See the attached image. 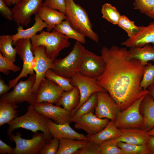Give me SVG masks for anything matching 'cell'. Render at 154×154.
I'll list each match as a JSON object with an SVG mask.
<instances>
[{"instance_id": "cell-1", "label": "cell", "mask_w": 154, "mask_h": 154, "mask_svg": "<svg viewBox=\"0 0 154 154\" xmlns=\"http://www.w3.org/2000/svg\"><path fill=\"white\" fill-rule=\"evenodd\" d=\"M101 52L106 67L97 78V82L108 92L121 111L148 94L147 90L140 85L145 66L139 60L129 58L126 48L104 46Z\"/></svg>"}, {"instance_id": "cell-2", "label": "cell", "mask_w": 154, "mask_h": 154, "mask_svg": "<svg viewBox=\"0 0 154 154\" xmlns=\"http://www.w3.org/2000/svg\"><path fill=\"white\" fill-rule=\"evenodd\" d=\"M65 20L77 31L98 43L99 36L93 30L92 25L86 10L74 0H65Z\"/></svg>"}, {"instance_id": "cell-3", "label": "cell", "mask_w": 154, "mask_h": 154, "mask_svg": "<svg viewBox=\"0 0 154 154\" xmlns=\"http://www.w3.org/2000/svg\"><path fill=\"white\" fill-rule=\"evenodd\" d=\"M40 32L39 34L36 35L31 38L32 48L39 46H44L46 54L53 61L56 59L61 50L70 45L68 38L54 29L52 32L43 30Z\"/></svg>"}, {"instance_id": "cell-4", "label": "cell", "mask_w": 154, "mask_h": 154, "mask_svg": "<svg viewBox=\"0 0 154 154\" xmlns=\"http://www.w3.org/2000/svg\"><path fill=\"white\" fill-rule=\"evenodd\" d=\"M27 111L24 115L17 116L10 122L7 135L9 136L15 129L23 128L35 133L40 131L44 133L48 141L52 139L46 125L47 118L39 114L35 109L33 105L30 104Z\"/></svg>"}, {"instance_id": "cell-5", "label": "cell", "mask_w": 154, "mask_h": 154, "mask_svg": "<svg viewBox=\"0 0 154 154\" xmlns=\"http://www.w3.org/2000/svg\"><path fill=\"white\" fill-rule=\"evenodd\" d=\"M86 48L80 42L76 41L71 52L63 58L55 59L51 69L56 74L70 78L79 72Z\"/></svg>"}, {"instance_id": "cell-6", "label": "cell", "mask_w": 154, "mask_h": 154, "mask_svg": "<svg viewBox=\"0 0 154 154\" xmlns=\"http://www.w3.org/2000/svg\"><path fill=\"white\" fill-rule=\"evenodd\" d=\"M35 77V74L31 75L26 80H21L11 91L2 95L0 100L17 104L26 102L34 105L36 100V94L33 88Z\"/></svg>"}, {"instance_id": "cell-7", "label": "cell", "mask_w": 154, "mask_h": 154, "mask_svg": "<svg viewBox=\"0 0 154 154\" xmlns=\"http://www.w3.org/2000/svg\"><path fill=\"white\" fill-rule=\"evenodd\" d=\"M14 48L17 54L23 61L22 70L19 75L8 82V86L10 89L14 87L21 78L27 77L28 74L35 75L33 63L35 60L34 56L32 50V45L30 39H20L15 43Z\"/></svg>"}, {"instance_id": "cell-8", "label": "cell", "mask_w": 154, "mask_h": 154, "mask_svg": "<svg viewBox=\"0 0 154 154\" xmlns=\"http://www.w3.org/2000/svg\"><path fill=\"white\" fill-rule=\"evenodd\" d=\"M9 136L10 141L16 144L14 154H38L48 141L43 132L35 133L30 139L22 138L21 134L18 132L15 135L11 133Z\"/></svg>"}, {"instance_id": "cell-9", "label": "cell", "mask_w": 154, "mask_h": 154, "mask_svg": "<svg viewBox=\"0 0 154 154\" xmlns=\"http://www.w3.org/2000/svg\"><path fill=\"white\" fill-rule=\"evenodd\" d=\"M70 79L72 85L78 88L80 96L78 105L70 113L72 117L76 111L88 100L93 94L96 92L106 91L98 84L96 78H90L84 76L79 72L74 74Z\"/></svg>"}, {"instance_id": "cell-10", "label": "cell", "mask_w": 154, "mask_h": 154, "mask_svg": "<svg viewBox=\"0 0 154 154\" xmlns=\"http://www.w3.org/2000/svg\"><path fill=\"white\" fill-rule=\"evenodd\" d=\"M145 95L137 100L128 108L119 113L115 121L118 128L141 129L143 119L140 112L139 107Z\"/></svg>"}, {"instance_id": "cell-11", "label": "cell", "mask_w": 154, "mask_h": 154, "mask_svg": "<svg viewBox=\"0 0 154 154\" xmlns=\"http://www.w3.org/2000/svg\"><path fill=\"white\" fill-rule=\"evenodd\" d=\"M44 0H20L11 9L13 19L17 25L27 26L30 22L32 16L37 13L42 6Z\"/></svg>"}, {"instance_id": "cell-12", "label": "cell", "mask_w": 154, "mask_h": 154, "mask_svg": "<svg viewBox=\"0 0 154 154\" xmlns=\"http://www.w3.org/2000/svg\"><path fill=\"white\" fill-rule=\"evenodd\" d=\"M105 67V62L101 56L86 49L79 72L84 76L97 78L103 73Z\"/></svg>"}, {"instance_id": "cell-13", "label": "cell", "mask_w": 154, "mask_h": 154, "mask_svg": "<svg viewBox=\"0 0 154 154\" xmlns=\"http://www.w3.org/2000/svg\"><path fill=\"white\" fill-rule=\"evenodd\" d=\"M97 96L95 115L100 118H107L115 122L121 111L118 105L107 91L97 92Z\"/></svg>"}, {"instance_id": "cell-14", "label": "cell", "mask_w": 154, "mask_h": 154, "mask_svg": "<svg viewBox=\"0 0 154 154\" xmlns=\"http://www.w3.org/2000/svg\"><path fill=\"white\" fill-rule=\"evenodd\" d=\"M45 49V48L42 46L32 48L35 58L34 70L35 72L36 77L33 88L36 94L40 83L45 79L46 72L51 69L52 66L53 61L47 56Z\"/></svg>"}, {"instance_id": "cell-15", "label": "cell", "mask_w": 154, "mask_h": 154, "mask_svg": "<svg viewBox=\"0 0 154 154\" xmlns=\"http://www.w3.org/2000/svg\"><path fill=\"white\" fill-rule=\"evenodd\" d=\"M33 106L39 114L52 119L56 123L62 124L72 122L70 113L60 106L48 102L35 103Z\"/></svg>"}, {"instance_id": "cell-16", "label": "cell", "mask_w": 154, "mask_h": 154, "mask_svg": "<svg viewBox=\"0 0 154 154\" xmlns=\"http://www.w3.org/2000/svg\"><path fill=\"white\" fill-rule=\"evenodd\" d=\"M64 91L54 81L47 78L40 83L36 94L35 103L48 102L56 105Z\"/></svg>"}, {"instance_id": "cell-17", "label": "cell", "mask_w": 154, "mask_h": 154, "mask_svg": "<svg viewBox=\"0 0 154 154\" xmlns=\"http://www.w3.org/2000/svg\"><path fill=\"white\" fill-rule=\"evenodd\" d=\"M110 120L97 117L93 112L83 115L74 121L76 129H82L89 135H94L102 130Z\"/></svg>"}, {"instance_id": "cell-18", "label": "cell", "mask_w": 154, "mask_h": 154, "mask_svg": "<svg viewBox=\"0 0 154 154\" xmlns=\"http://www.w3.org/2000/svg\"><path fill=\"white\" fill-rule=\"evenodd\" d=\"M151 44L154 45V21L147 26H141L139 31L121 43L128 48L140 47Z\"/></svg>"}, {"instance_id": "cell-19", "label": "cell", "mask_w": 154, "mask_h": 154, "mask_svg": "<svg viewBox=\"0 0 154 154\" xmlns=\"http://www.w3.org/2000/svg\"><path fill=\"white\" fill-rule=\"evenodd\" d=\"M70 123L62 124L55 123L48 118L46 125L49 131L53 138L59 139L62 138L76 140H88L84 134L79 133L73 129L70 125Z\"/></svg>"}, {"instance_id": "cell-20", "label": "cell", "mask_w": 154, "mask_h": 154, "mask_svg": "<svg viewBox=\"0 0 154 154\" xmlns=\"http://www.w3.org/2000/svg\"><path fill=\"white\" fill-rule=\"evenodd\" d=\"M139 111L143 119L141 129L148 132L154 126V100L148 94L141 102Z\"/></svg>"}, {"instance_id": "cell-21", "label": "cell", "mask_w": 154, "mask_h": 154, "mask_svg": "<svg viewBox=\"0 0 154 154\" xmlns=\"http://www.w3.org/2000/svg\"><path fill=\"white\" fill-rule=\"evenodd\" d=\"M121 134L114 139L117 142L122 141L137 145H144L146 143L149 136L148 132L143 129H120Z\"/></svg>"}, {"instance_id": "cell-22", "label": "cell", "mask_w": 154, "mask_h": 154, "mask_svg": "<svg viewBox=\"0 0 154 154\" xmlns=\"http://www.w3.org/2000/svg\"><path fill=\"white\" fill-rule=\"evenodd\" d=\"M37 13L40 19L47 24L46 31H48L53 29L56 25L60 24L65 19L64 13L43 5Z\"/></svg>"}, {"instance_id": "cell-23", "label": "cell", "mask_w": 154, "mask_h": 154, "mask_svg": "<svg viewBox=\"0 0 154 154\" xmlns=\"http://www.w3.org/2000/svg\"><path fill=\"white\" fill-rule=\"evenodd\" d=\"M35 15V23L30 28L26 29H23V26L19 25L17 28V33L12 35L14 45L15 42L20 39H30L36 35L38 32L43 30L44 28L48 27L47 24L42 20L37 13Z\"/></svg>"}, {"instance_id": "cell-24", "label": "cell", "mask_w": 154, "mask_h": 154, "mask_svg": "<svg viewBox=\"0 0 154 154\" xmlns=\"http://www.w3.org/2000/svg\"><path fill=\"white\" fill-rule=\"evenodd\" d=\"M120 129L116 126L115 122L110 120L104 128L100 132L94 135L86 136L90 141L100 144L103 142L115 139L121 135Z\"/></svg>"}, {"instance_id": "cell-25", "label": "cell", "mask_w": 154, "mask_h": 154, "mask_svg": "<svg viewBox=\"0 0 154 154\" xmlns=\"http://www.w3.org/2000/svg\"><path fill=\"white\" fill-rule=\"evenodd\" d=\"M128 56L130 58L139 60L145 66L149 62H154V45L148 44L142 47L130 48Z\"/></svg>"}, {"instance_id": "cell-26", "label": "cell", "mask_w": 154, "mask_h": 154, "mask_svg": "<svg viewBox=\"0 0 154 154\" xmlns=\"http://www.w3.org/2000/svg\"><path fill=\"white\" fill-rule=\"evenodd\" d=\"M80 96L78 88L75 86L71 90L64 91L56 105L61 106L70 113L78 105Z\"/></svg>"}, {"instance_id": "cell-27", "label": "cell", "mask_w": 154, "mask_h": 154, "mask_svg": "<svg viewBox=\"0 0 154 154\" xmlns=\"http://www.w3.org/2000/svg\"><path fill=\"white\" fill-rule=\"evenodd\" d=\"M89 141V140L61 138L56 154H75L79 149L86 145Z\"/></svg>"}, {"instance_id": "cell-28", "label": "cell", "mask_w": 154, "mask_h": 154, "mask_svg": "<svg viewBox=\"0 0 154 154\" xmlns=\"http://www.w3.org/2000/svg\"><path fill=\"white\" fill-rule=\"evenodd\" d=\"M17 104L0 100V126L8 123L18 116Z\"/></svg>"}, {"instance_id": "cell-29", "label": "cell", "mask_w": 154, "mask_h": 154, "mask_svg": "<svg viewBox=\"0 0 154 154\" xmlns=\"http://www.w3.org/2000/svg\"><path fill=\"white\" fill-rule=\"evenodd\" d=\"M12 35H3L0 36V51L3 55L9 61L14 62L16 60L17 52L12 46Z\"/></svg>"}, {"instance_id": "cell-30", "label": "cell", "mask_w": 154, "mask_h": 154, "mask_svg": "<svg viewBox=\"0 0 154 154\" xmlns=\"http://www.w3.org/2000/svg\"><path fill=\"white\" fill-rule=\"evenodd\" d=\"M53 29L64 35L69 38L75 39L82 44L86 42L85 36L73 29L66 20L56 25Z\"/></svg>"}, {"instance_id": "cell-31", "label": "cell", "mask_w": 154, "mask_h": 154, "mask_svg": "<svg viewBox=\"0 0 154 154\" xmlns=\"http://www.w3.org/2000/svg\"><path fill=\"white\" fill-rule=\"evenodd\" d=\"M97 103V92L93 94L88 100L76 112L72 117V122L79 117L91 112L95 110Z\"/></svg>"}, {"instance_id": "cell-32", "label": "cell", "mask_w": 154, "mask_h": 154, "mask_svg": "<svg viewBox=\"0 0 154 154\" xmlns=\"http://www.w3.org/2000/svg\"><path fill=\"white\" fill-rule=\"evenodd\" d=\"M101 12L102 18L113 25H118L121 15L115 7L105 3L102 7Z\"/></svg>"}, {"instance_id": "cell-33", "label": "cell", "mask_w": 154, "mask_h": 154, "mask_svg": "<svg viewBox=\"0 0 154 154\" xmlns=\"http://www.w3.org/2000/svg\"><path fill=\"white\" fill-rule=\"evenodd\" d=\"M45 77L54 81L65 91L71 90L75 86L71 83L70 78H68L58 75L56 74L51 69H49L46 72Z\"/></svg>"}, {"instance_id": "cell-34", "label": "cell", "mask_w": 154, "mask_h": 154, "mask_svg": "<svg viewBox=\"0 0 154 154\" xmlns=\"http://www.w3.org/2000/svg\"><path fill=\"white\" fill-rule=\"evenodd\" d=\"M154 84V64L149 62L144 67L143 74L140 83V86L147 90Z\"/></svg>"}, {"instance_id": "cell-35", "label": "cell", "mask_w": 154, "mask_h": 154, "mask_svg": "<svg viewBox=\"0 0 154 154\" xmlns=\"http://www.w3.org/2000/svg\"><path fill=\"white\" fill-rule=\"evenodd\" d=\"M117 145L124 154H149L145 145H137L119 141L117 142Z\"/></svg>"}, {"instance_id": "cell-36", "label": "cell", "mask_w": 154, "mask_h": 154, "mask_svg": "<svg viewBox=\"0 0 154 154\" xmlns=\"http://www.w3.org/2000/svg\"><path fill=\"white\" fill-rule=\"evenodd\" d=\"M117 25L127 33L129 38L137 33L140 29V26H136L134 21L130 20L125 15H121Z\"/></svg>"}, {"instance_id": "cell-37", "label": "cell", "mask_w": 154, "mask_h": 154, "mask_svg": "<svg viewBox=\"0 0 154 154\" xmlns=\"http://www.w3.org/2000/svg\"><path fill=\"white\" fill-rule=\"evenodd\" d=\"M100 154H124V152L117 145L115 139L103 142L100 144Z\"/></svg>"}, {"instance_id": "cell-38", "label": "cell", "mask_w": 154, "mask_h": 154, "mask_svg": "<svg viewBox=\"0 0 154 154\" xmlns=\"http://www.w3.org/2000/svg\"><path fill=\"white\" fill-rule=\"evenodd\" d=\"M13 62L5 57L0 52V71L4 74L7 75L10 72V70L16 72L21 69Z\"/></svg>"}, {"instance_id": "cell-39", "label": "cell", "mask_w": 154, "mask_h": 154, "mask_svg": "<svg viewBox=\"0 0 154 154\" xmlns=\"http://www.w3.org/2000/svg\"><path fill=\"white\" fill-rule=\"evenodd\" d=\"M134 9L145 15L154 9V0H134Z\"/></svg>"}, {"instance_id": "cell-40", "label": "cell", "mask_w": 154, "mask_h": 154, "mask_svg": "<svg viewBox=\"0 0 154 154\" xmlns=\"http://www.w3.org/2000/svg\"><path fill=\"white\" fill-rule=\"evenodd\" d=\"M60 139L53 138L47 141L38 154H56L58 151Z\"/></svg>"}, {"instance_id": "cell-41", "label": "cell", "mask_w": 154, "mask_h": 154, "mask_svg": "<svg viewBox=\"0 0 154 154\" xmlns=\"http://www.w3.org/2000/svg\"><path fill=\"white\" fill-rule=\"evenodd\" d=\"M75 154H100V145L90 141L86 145L79 149Z\"/></svg>"}, {"instance_id": "cell-42", "label": "cell", "mask_w": 154, "mask_h": 154, "mask_svg": "<svg viewBox=\"0 0 154 154\" xmlns=\"http://www.w3.org/2000/svg\"><path fill=\"white\" fill-rule=\"evenodd\" d=\"M65 0H44L43 5L64 13L65 7Z\"/></svg>"}, {"instance_id": "cell-43", "label": "cell", "mask_w": 154, "mask_h": 154, "mask_svg": "<svg viewBox=\"0 0 154 154\" xmlns=\"http://www.w3.org/2000/svg\"><path fill=\"white\" fill-rule=\"evenodd\" d=\"M0 13L7 20L12 21L13 19V12L6 5L3 0H0Z\"/></svg>"}, {"instance_id": "cell-44", "label": "cell", "mask_w": 154, "mask_h": 154, "mask_svg": "<svg viewBox=\"0 0 154 154\" xmlns=\"http://www.w3.org/2000/svg\"><path fill=\"white\" fill-rule=\"evenodd\" d=\"M14 149L0 140V154H14Z\"/></svg>"}, {"instance_id": "cell-45", "label": "cell", "mask_w": 154, "mask_h": 154, "mask_svg": "<svg viewBox=\"0 0 154 154\" xmlns=\"http://www.w3.org/2000/svg\"><path fill=\"white\" fill-rule=\"evenodd\" d=\"M145 145L149 154H154V136H149Z\"/></svg>"}, {"instance_id": "cell-46", "label": "cell", "mask_w": 154, "mask_h": 154, "mask_svg": "<svg viewBox=\"0 0 154 154\" xmlns=\"http://www.w3.org/2000/svg\"><path fill=\"white\" fill-rule=\"evenodd\" d=\"M8 85L6 84L3 80L1 79H0V95L7 92L9 90Z\"/></svg>"}, {"instance_id": "cell-47", "label": "cell", "mask_w": 154, "mask_h": 154, "mask_svg": "<svg viewBox=\"0 0 154 154\" xmlns=\"http://www.w3.org/2000/svg\"><path fill=\"white\" fill-rule=\"evenodd\" d=\"M148 94L154 100V84L149 86L147 89Z\"/></svg>"}, {"instance_id": "cell-48", "label": "cell", "mask_w": 154, "mask_h": 154, "mask_svg": "<svg viewBox=\"0 0 154 154\" xmlns=\"http://www.w3.org/2000/svg\"><path fill=\"white\" fill-rule=\"evenodd\" d=\"M5 4L8 6H11L13 4H15L19 3L20 0H3Z\"/></svg>"}, {"instance_id": "cell-49", "label": "cell", "mask_w": 154, "mask_h": 154, "mask_svg": "<svg viewBox=\"0 0 154 154\" xmlns=\"http://www.w3.org/2000/svg\"><path fill=\"white\" fill-rule=\"evenodd\" d=\"M145 15L151 18L154 19V9L146 14Z\"/></svg>"}, {"instance_id": "cell-50", "label": "cell", "mask_w": 154, "mask_h": 154, "mask_svg": "<svg viewBox=\"0 0 154 154\" xmlns=\"http://www.w3.org/2000/svg\"><path fill=\"white\" fill-rule=\"evenodd\" d=\"M148 133L149 136H154V126L151 130L148 132Z\"/></svg>"}]
</instances>
